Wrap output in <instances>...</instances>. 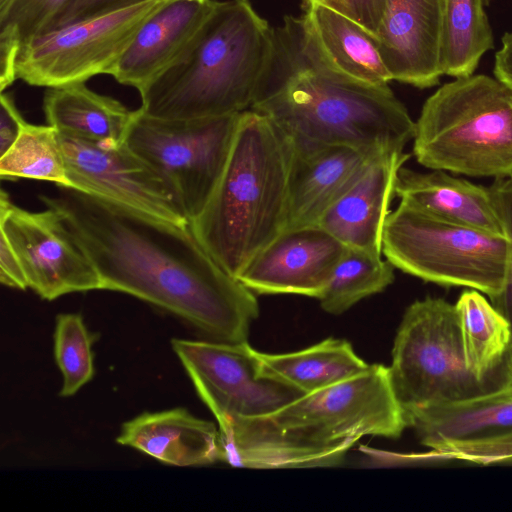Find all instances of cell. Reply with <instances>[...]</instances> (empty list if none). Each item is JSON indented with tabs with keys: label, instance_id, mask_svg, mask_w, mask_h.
<instances>
[{
	"label": "cell",
	"instance_id": "obj_1",
	"mask_svg": "<svg viewBox=\"0 0 512 512\" xmlns=\"http://www.w3.org/2000/svg\"><path fill=\"white\" fill-rule=\"evenodd\" d=\"M39 199L61 214L96 268L103 290L141 299L208 339L247 342L251 323L259 316L255 293L212 258L190 224L63 186Z\"/></svg>",
	"mask_w": 512,
	"mask_h": 512
},
{
	"label": "cell",
	"instance_id": "obj_2",
	"mask_svg": "<svg viewBox=\"0 0 512 512\" xmlns=\"http://www.w3.org/2000/svg\"><path fill=\"white\" fill-rule=\"evenodd\" d=\"M272 31L271 57L250 109L267 116L296 150L342 145L387 151L413 140L415 122L389 86L335 69L305 16H286Z\"/></svg>",
	"mask_w": 512,
	"mask_h": 512
},
{
	"label": "cell",
	"instance_id": "obj_3",
	"mask_svg": "<svg viewBox=\"0 0 512 512\" xmlns=\"http://www.w3.org/2000/svg\"><path fill=\"white\" fill-rule=\"evenodd\" d=\"M406 427L388 367L372 364L270 413L218 425L221 461L252 469L336 466L362 437L395 439Z\"/></svg>",
	"mask_w": 512,
	"mask_h": 512
},
{
	"label": "cell",
	"instance_id": "obj_4",
	"mask_svg": "<svg viewBox=\"0 0 512 512\" xmlns=\"http://www.w3.org/2000/svg\"><path fill=\"white\" fill-rule=\"evenodd\" d=\"M295 149L265 115L240 113L223 173L189 224L212 258L237 278L286 227Z\"/></svg>",
	"mask_w": 512,
	"mask_h": 512
},
{
	"label": "cell",
	"instance_id": "obj_5",
	"mask_svg": "<svg viewBox=\"0 0 512 512\" xmlns=\"http://www.w3.org/2000/svg\"><path fill=\"white\" fill-rule=\"evenodd\" d=\"M272 30L247 0L218 1L185 56L140 92V109L162 119L250 109L271 57Z\"/></svg>",
	"mask_w": 512,
	"mask_h": 512
},
{
	"label": "cell",
	"instance_id": "obj_6",
	"mask_svg": "<svg viewBox=\"0 0 512 512\" xmlns=\"http://www.w3.org/2000/svg\"><path fill=\"white\" fill-rule=\"evenodd\" d=\"M413 154L431 170L512 176V90L484 74L442 85L415 122Z\"/></svg>",
	"mask_w": 512,
	"mask_h": 512
},
{
	"label": "cell",
	"instance_id": "obj_7",
	"mask_svg": "<svg viewBox=\"0 0 512 512\" xmlns=\"http://www.w3.org/2000/svg\"><path fill=\"white\" fill-rule=\"evenodd\" d=\"M388 369L405 419L416 410L512 387V380H481L468 369L455 304L430 296L405 310Z\"/></svg>",
	"mask_w": 512,
	"mask_h": 512
},
{
	"label": "cell",
	"instance_id": "obj_8",
	"mask_svg": "<svg viewBox=\"0 0 512 512\" xmlns=\"http://www.w3.org/2000/svg\"><path fill=\"white\" fill-rule=\"evenodd\" d=\"M383 256L397 269L441 286L497 295L504 284L508 240L400 201L384 228Z\"/></svg>",
	"mask_w": 512,
	"mask_h": 512
},
{
	"label": "cell",
	"instance_id": "obj_9",
	"mask_svg": "<svg viewBox=\"0 0 512 512\" xmlns=\"http://www.w3.org/2000/svg\"><path fill=\"white\" fill-rule=\"evenodd\" d=\"M239 115L162 119L134 110L124 143L170 184L189 223L223 173Z\"/></svg>",
	"mask_w": 512,
	"mask_h": 512
},
{
	"label": "cell",
	"instance_id": "obj_10",
	"mask_svg": "<svg viewBox=\"0 0 512 512\" xmlns=\"http://www.w3.org/2000/svg\"><path fill=\"white\" fill-rule=\"evenodd\" d=\"M166 1L144 0L32 38L21 46L17 78L51 88L109 75L142 25Z\"/></svg>",
	"mask_w": 512,
	"mask_h": 512
},
{
	"label": "cell",
	"instance_id": "obj_11",
	"mask_svg": "<svg viewBox=\"0 0 512 512\" xmlns=\"http://www.w3.org/2000/svg\"><path fill=\"white\" fill-rule=\"evenodd\" d=\"M171 345L218 425L270 413L302 395L264 376L248 342L175 338Z\"/></svg>",
	"mask_w": 512,
	"mask_h": 512
},
{
	"label": "cell",
	"instance_id": "obj_12",
	"mask_svg": "<svg viewBox=\"0 0 512 512\" xmlns=\"http://www.w3.org/2000/svg\"><path fill=\"white\" fill-rule=\"evenodd\" d=\"M0 232L16 252L28 288L42 299L102 289L96 268L56 210L23 209L2 189Z\"/></svg>",
	"mask_w": 512,
	"mask_h": 512
},
{
	"label": "cell",
	"instance_id": "obj_13",
	"mask_svg": "<svg viewBox=\"0 0 512 512\" xmlns=\"http://www.w3.org/2000/svg\"><path fill=\"white\" fill-rule=\"evenodd\" d=\"M70 187L147 215L189 225L165 178L124 142L109 145L59 133Z\"/></svg>",
	"mask_w": 512,
	"mask_h": 512
},
{
	"label": "cell",
	"instance_id": "obj_14",
	"mask_svg": "<svg viewBox=\"0 0 512 512\" xmlns=\"http://www.w3.org/2000/svg\"><path fill=\"white\" fill-rule=\"evenodd\" d=\"M346 248L318 225L284 230L255 256L238 280L255 294L318 299Z\"/></svg>",
	"mask_w": 512,
	"mask_h": 512
},
{
	"label": "cell",
	"instance_id": "obj_15",
	"mask_svg": "<svg viewBox=\"0 0 512 512\" xmlns=\"http://www.w3.org/2000/svg\"><path fill=\"white\" fill-rule=\"evenodd\" d=\"M446 0H385L375 35L391 80L425 89L439 84Z\"/></svg>",
	"mask_w": 512,
	"mask_h": 512
},
{
	"label": "cell",
	"instance_id": "obj_16",
	"mask_svg": "<svg viewBox=\"0 0 512 512\" xmlns=\"http://www.w3.org/2000/svg\"><path fill=\"white\" fill-rule=\"evenodd\" d=\"M217 3L167 0L142 25L109 75L140 93L185 56Z\"/></svg>",
	"mask_w": 512,
	"mask_h": 512
},
{
	"label": "cell",
	"instance_id": "obj_17",
	"mask_svg": "<svg viewBox=\"0 0 512 512\" xmlns=\"http://www.w3.org/2000/svg\"><path fill=\"white\" fill-rule=\"evenodd\" d=\"M383 152L342 145L295 149L285 230L318 225Z\"/></svg>",
	"mask_w": 512,
	"mask_h": 512
},
{
	"label": "cell",
	"instance_id": "obj_18",
	"mask_svg": "<svg viewBox=\"0 0 512 512\" xmlns=\"http://www.w3.org/2000/svg\"><path fill=\"white\" fill-rule=\"evenodd\" d=\"M404 149L377 156L360 179L322 216L318 226L347 248L382 253V240L399 169L409 159Z\"/></svg>",
	"mask_w": 512,
	"mask_h": 512
},
{
	"label": "cell",
	"instance_id": "obj_19",
	"mask_svg": "<svg viewBox=\"0 0 512 512\" xmlns=\"http://www.w3.org/2000/svg\"><path fill=\"white\" fill-rule=\"evenodd\" d=\"M116 442L166 465L203 466L221 461L219 428L181 407L134 417L123 423Z\"/></svg>",
	"mask_w": 512,
	"mask_h": 512
},
{
	"label": "cell",
	"instance_id": "obj_20",
	"mask_svg": "<svg viewBox=\"0 0 512 512\" xmlns=\"http://www.w3.org/2000/svg\"><path fill=\"white\" fill-rule=\"evenodd\" d=\"M406 423L422 445L436 451L512 435V387L413 411Z\"/></svg>",
	"mask_w": 512,
	"mask_h": 512
},
{
	"label": "cell",
	"instance_id": "obj_21",
	"mask_svg": "<svg viewBox=\"0 0 512 512\" xmlns=\"http://www.w3.org/2000/svg\"><path fill=\"white\" fill-rule=\"evenodd\" d=\"M395 196L445 219L504 235L488 187L446 171L419 172L402 166L396 177Z\"/></svg>",
	"mask_w": 512,
	"mask_h": 512
},
{
	"label": "cell",
	"instance_id": "obj_22",
	"mask_svg": "<svg viewBox=\"0 0 512 512\" xmlns=\"http://www.w3.org/2000/svg\"><path fill=\"white\" fill-rule=\"evenodd\" d=\"M47 124L59 133L109 145L124 142L134 115L120 101L89 89L85 82L47 88Z\"/></svg>",
	"mask_w": 512,
	"mask_h": 512
},
{
	"label": "cell",
	"instance_id": "obj_23",
	"mask_svg": "<svg viewBox=\"0 0 512 512\" xmlns=\"http://www.w3.org/2000/svg\"><path fill=\"white\" fill-rule=\"evenodd\" d=\"M304 14L324 57L341 73L364 83L386 87L392 81L374 34L356 21L318 4Z\"/></svg>",
	"mask_w": 512,
	"mask_h": 512
},
{
	"label": "cell",
	"instance_id": "obj_24",
	"mask_svg": "<svg viewBox=\"0 0 512 512\" xmlns=\"http://www.w3.org/2000/svg\"><path fill=\"white\" fill-rule=\"evenodd\" d=\"M261 373L302 394L314 392L365 371L370 364L344 339L328 338L311 347L282 354L255 350Z\"/></svg>",
	"mask_w": 512,
	"mask_h": 512
},
{
	"label": "cell",
	"instance_id": "obj_25",
	"mask_svg": "<svg viewBox=\"0 0 512 512\" xmlns=\"http://www.w3.org/2000/svg\"><path fill=\"white\" fill-rule=\"evenodd\" d=\"M455 307L468 369L481 380H512L511 332L504 316L475 289L462 292Z\"/></svg>",
	"mask_w": 512,
	"mask_h": 512
},
{
	"label": "cell",
	"instance_id": "obj_26",
	"mask_svg": "<svg viewBox=\"0 0 512 512\" xmlns=\"http://www.w3.org/2000/svg\"><path fill=\"white\" fill-rule=\"evenodd\" d=\"M490 0H446L441 65L443 75L455 78L474 74L482 56L494 48L485 7Z\"/></svg>",
	"mask_w": 512,
	"mask_h": 512
},
{
	"label": "cell",
	"instance_id": "obj_27",
	"mask_svg": "<svg viewBox=\"0 0 512 512\" xmlns=\"http://www.w3.org/2000/svg\"><path fill=\"white\" fill-rule=\"evenodd\" d=\"M394 269L381 252L346 248L318 298L321 308L333 315L344 313L360 300L391 285Z\"/></svg>",
	"mask_w": 512,
	"mask_h": 512
},
{
	"label": "cell",
	"instance_id": "obj_28",
	"mask_svg": "<svg viewBox=\"0 0 512 512\" xmlns=\"http://www.w3.org/2000/svg\"><path fill=\"white\" fill-rule=\"evenodd\" d=\"M2 179L52 182L70 187L59 132L51 125L26 123L11 148L0 156Z\"/></svg>",
	"mask_w": 512,
	"mask_h": 512
},
{
	"label": "cell",
	"instance_id": "obj_29",
	"mask_svg": "<svg viewBox=\"0 0 512 512\" xmlns=\"http://www.w3.org/2000/svg\"><path fill=\"white\" fill-rule=\"evenodd\" d=\"M91 334L78 313H61L56 317L54 357L62 374L59 395L76 394L94 376Z\"/></svg>",
	"mask_w": 512,
	"mask_h": 512
},
{
	"label": "cell",
	"instance_id": "obj_30",
	"mask_svg": "<svg viewBox=\"0 0 512 512\" xmlns=\"http://www.w3.org/2000/svg\"><path fill=\"white\" fill-rule=\"evenodd\" d=\"M71 1L20 0L8 16L0 21V28L14 31L23 45L52 30L57 18Z\"/></svg>",
	"mask_w": 512,
	"mask_h": 512
},
{
	"label": "cell",
	"instance_id": "obj_31",
	"mask_svg": "<svg viewBox=\"0 0 512 512\" xmlns=\"http://www.w3.org/2000/svg\"><path fill=\"white\" fill-rule=\"evenodd\" d=\"M439 452L482 465L502 464L512 459V435L475 443L452 444Z\"/></svg>",
	"mask_w": 512,
	"mask_h": 512
},
{
	"label": "cell",
	"instance_id": "obj_32",
	"mask_svg": "<svg viewBox=\"0 0 512 512\" xmlns=\"http://www.w3.org/2000/svg\"><path fill=\"white\" fill-rule=\"evenodd\" d=\"M306 5L318 4L330 8L362 25L376 35L385 0H304Z\"/></svg>",
	"mask_w": 512,
	"mask_h": 512
},
{
	"label": "cell",
	"instance_id": "obj_33",
	"mask_svg": "<svg viewBox=\"0 0 512 512\" xmlns=\"http://www.w3.org/2000/svg\"><path fill=\"white\" fill-rule=\"evenodd\" d=\"M142 1L144 0H72L57 18L53 29Z\"/></svg>",
	"mask_w": 512,
	"mask_h": 512
},
{
	"label": "cell",
	"instance_id": "obj_34",
	"mask_svg": "<svg viewBox=\"0 0 512 512\" xmlns=\"http://www.w3.org/2000/svg\"><path fill=\"white\" fill-rule=\"evenodd\" d=\"M0 103V156H2L16 142L27 122L20 114L10 93L1 92Z\"/></svg>",
	"mask_w": 512,
	"mask_h": 512
},
{
	"label": "cell",
	"instance_id": "obj_35",
	"mask_svg": "<svg viewBox=\"0 0 512 512\" xmlns=\"http://www.w3.org/2000/svg\"><path fill=\"white\" fill-rule=\"evenodd\" d=\"M22 43L16 33L0 28V89L4 92L17 78V60Z\"/></svg>",
	"mask_w": 512,
	"mask_h": 512
},
{
	"label": "cell",
	"instance_id": "obj_36",
	"mask_svg": "<svg viewBox=\"0 0 512 512\" xmlns=\"http://www.w3.org/2000/svg\"><path fill=\"white\" fill-rule=\"evenodd\" d=\"M0 235V281L7 287L25 290L28 284L20 260L6 236Z\"/></svg>",
	"mask_w": 512,
	"mask_h": 512
},
{
	"label": "cell",
	"instance_id": "obj_37",
	"mask_svg": "<svg viewBox=\"0 0 512 512\" xmlns=\"http://www.w3.org/2000/svg\"><path fill=\"white\" fill-rule=\"evenodd\" d=\"M502 47L495 54L493 73L512 90V31L502 37Z\"/></svg>",
	"mask_w": 512,
	"mask_h": 512
},
{
	"label": "cell",
	"instance_id": "obj_38",
	"mask_svg": "<svg viewBox=\"0 0 512 512\" xmlns=\"http://www.w3.org/2000/svg\"><path fill=\"white\" fill-rule=\"evenodd\" d=\"M20 0H0V21L5 19Z\"/></svg>",
	"mask_w": 512,
	"mask_h": 512
},
{
	"label": "cell",
	"instance_id": "obj_39",
	"mask_svg": "<svg viewBox=\"0 0 512 512\" xmlns=\"http://www.w3.org/2000/svg\"><path fill=\"white\" fill-rule=\"evenodd\" d=\"M503 465H512V459L507 460Z\"/></svg>",
	"mask_w": 512,
	"mask_h": 512
}]
</instances>
